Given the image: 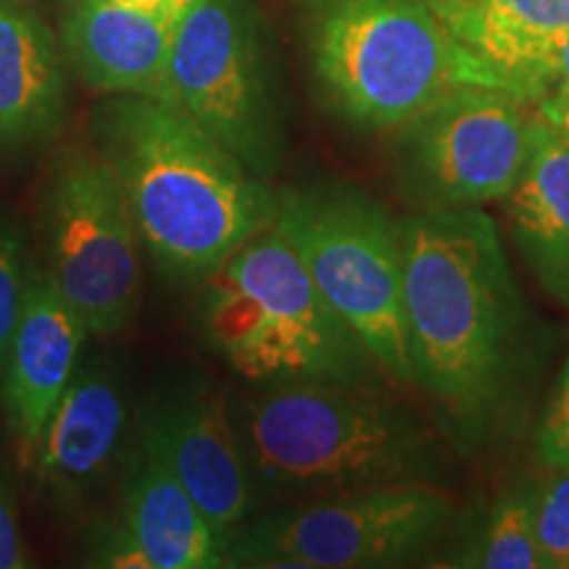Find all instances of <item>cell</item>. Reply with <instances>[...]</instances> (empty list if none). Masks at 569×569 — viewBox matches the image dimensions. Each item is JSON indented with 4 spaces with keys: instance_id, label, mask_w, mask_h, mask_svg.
Returning a JSON list of instances; mask_svg holds the SVG:
<instances>
[{
    "instance_id": "25",
    "label": "cell",
    "mask_w": 569,
    "mask_h": 569,
    "mask_svg": "<svg viewBox=\"0 0 569 569\" xmlns=\"http://www.w3.org/2000/svg\"><path fill=\"white\" fill-rule=\"evenodd\" d=\"M532 106H536V109H532L536 119H540L546 127H551L553 132L569 138V90L551 92V96L540 98V101H536Z\"/></svg>"
},
{
    "instance_id": "3",
    "label": "cell",
    "mask_w": 569,
    "mask_h": 569,
    "mask_svg": "<svg viewBox=\"0 0 569 569\" xmlns=\"http://www.w3.org/2000/svg\"><path fill=\"white\" fill-rule=\"evenodd\" d=\"M234 427L253 488L269 496L325 498L443 478L422 419L365 382H269Z\"/></svg>"
},
{
    "instance_id": "22",
    "label": "cell",
    "mask_w": 569,
    "mask_h": 569,
    "mask_svg": "<svg viewBox=\"0 0 569 569\" xmlns=\"http://www.w3.org/2000/svg\"><path fill=\"white\" fill-rule=\"evenodd\" d=\"M536 448L538 459L549 469L569 465V359L565 361L549 407L538 425Z\"/></svg>"
},
{
    "instance_id": "26",
    "label": "cell",
    "mask_w": 569,
    "mask_h": 569,
    "mask_svg": "<svg viewBox=\"0 0 569 569\" xmlns=\"http://www.w3.org/2000/svg\"><path fill=\"white\" fill-rule=\"evenodd\" d=\"M461 3H469V0H436V6H440V9H448V6H461Z\"/></svg>"
},
{
    "instance_id": "2",
    "label": "cell",
    "mask_w": 569,
    "mask_h": 569,
    "mask_svg": "<svg viewBox=\"0 0 569 569\" xmlns=\"http://www.w3.org/2000/svg\"><path fill=\"white\" fill-rule=\"evenodd\" d=\"M96 124L98 153L161 272L206 280L272 227L277 193L177 106L124 96Z\"/></svg>"
},
{
    "instance_id": "14",
    "label": "cell",
    "mask_w": 569,
    "mask_h": 569,
    "mask_svg": "<svg viewBox=\"0 0 569 569\" xmlns=\"http://www.w3.org/2000/svg\"><path fill=\"white\" fill-rule=\"evenodd\" d=\"M127 430V393L109 361L77 369L53 409L30 465L34 486L53 507L80 503L117 459Z\"/></svg>"
},
{
    "instance_id": "8",
    "label": "cell",
    "mask_w": 569,
    "mask_h": 569,
    "mask_svg": "<svg viewBox=\"0 0 569 569\" xmlns=\"http://www.w3.org/2000/svg\"><path fill=\"white\" fill-rule=\"evenodd\" d=\"M46 269L90 336L130 330L140 311V232L111 163L69 148L53 163L42 198Z\"/></svg>"
},
{
    "instance_id": "11",
    "label": "cell",
    "mask_w": 569,
    "mask_h": 569,
    "mask_svg": "<svg viewBox=\"0 0 569 569\" xmlns=\"http://www.w3.org/2000/svg\"><path fill=\"white\" fill-rule=\"evenodd\" d=\"M142 440L230 543L248 525L256 488L227 398L206 386L174 390L142 422Z\"/></svg>"
},
{
    "instance_id": "16",
    "label": "cell",
    "mask_w": 569,
    "mask_h": 569,
    "mask_svg": "<svg viewBox=\"0 0 569 569\" xmlns=\"http://www.w3.org/2000/svg\"><path fill=\"white\" fill-rule=\"evenodd\" d=\"M63 113L67 77L53 32L27 6L0 0V148L51 140Z\"/></svg>"
},
{
    "instance_id": "5",
    "label": "cell",
    "mask_w": 569,
    "mask_h": 569,
    "mask_svg": "<svg viewBox=\"0 0 569 569\" xmlns=\"http://www.w3.org/2000/svg\"><path fill=\"white\" fill-rule=\"evenodd\" d=\"M203 282L206 343L246 380L367 382L377 367L274 227Z\"/></svg>"
},
{
    "instance_id": "23",
    "label": "cell",
    "mask_w": 569,
    "mask_h": 569,
    "mask_svg": "<svg viewBox=\"0 0 569 569\" xmlns=\"http://www.w3.org/2000/svg\"><path fill=\"white\" fill-rule=\"evenodd\" d=\"M569 90V38H565L540 59L536 67H530L519 77L515 96L525 103H536L551 92Z\"/></svg>"
},
{
    "instance_id": "10",
    "label": "cell",
    "mask_w": 569,
    "mask_h": 569,
    "mask_svg": "<svg viewBox=\"0 0 569 569\" xmlns=\"http://www.w3.org/2000/svg\"><path fill=\"white\" fill-rule=\"evenodd\" d=\"M501 88L467 84L396 132V182L417 211L507 198L530 156L536 113Z\"/></svg>"
},
{
    "instance_id": "7",
    "label": "cell",
    "mask_w": 569,
    "mask_h": 569,
    "mask_svg": "<svg viewBox=\"0 0 569 569\" xmlns=\"http://www.w3.org/2000/svg\"><path fill=\"white\" fill-rule=\"evenodd\" d=\"M172 103L259 180L280 172L284 111L264 30L246 0H188L167 69Z\"/></svg>"
},
{
    "instance_id": "1",
    "label": "cell",
    "mask_w": 569,
    "mask_h": 569,
    "mask_svg": "<svg viewBox=\"0 0 569 569\" xmlns=\"http://www.w3.org/2000/svg\"><path fill=\"white\" fill-rule=\"evenodd\" d=\"M403 332L417 386L459 451H480L519 415L536 338L493 219L472 209L401 219Z\"/></svg>"
},
{
    "instance_id": "28",
    "label": "cell",
    "mask_w": 569,
    "mask_h": 569,
    "mask_svg": "<svg viewBox=\"0 0 569 569\" xmlns=\"http://www.w3.org/2000/svg\"><path fill=\"white\" fill-rule=\"evenodd\" d=\"M71 3H77V0H71Z\"/></svg>"
},
{
    "instance_id": "13",
    "label": "cell",
    "mask_w": 569,
    "mask_h": 569,
    "mask_svg": "<svg viewBox=\"0 0 569 569\" xmlns=\"http://www.w3.org/2000/svg\"><path fill=\"white\" fill-rule=\"evenodd\" d=\"M88 327L46 272L27 280L24 309L6 356L0 396L21 457L32 459L42 430L80 369Z\"/></svg>"
},
{
    "instance_id": "20",
    "label": "cell",
    "mask_w": 569,
    "mask_h": 569,
    "mask_svg": "<svg viewBox=\"0 0 569 569\" xmlns=\"http://www.w3.org/2000/svg\"><path fill=\"white\" fill-rule=\"evenodd\" d=\"M27 243L17 224L0 222V377L27 293Z\"/></svg>"
},
{
    "instance_id": "15",
    "label": "cell",
    "mask_w": 569,
    "mask_h": 569,
    "mask_svg": "<svg viewBox=\"0 0 569 569\" xmlns=\"http://www.w3.org/2000/svg\"><path fill=\"white\" fill-rule=\"evenodd\" d=\"M177 17L117 0H77L63 24V56L92 90L167 103Z\"/></svg>"
},
{
    "instance_id": "17",
    "label": "cell",
    "mask_w": 569,
    "mask_h": 569,
    "mask_svg": "<svg viewBox=\"0 0 569 569\" xmlns=\"http://www.w3.org/2000/svg\"><path fill=\"white\" fill-rule=\"evenodd\" d=\"M503 201L522 261L569 309V138L536 119L528 163Z\"/></svg>"
},
{
    "instance_id": "9",
    "label": "cell",
    "mask_w": 569,
    "mask_h": 569,
    "mask_svg": "<svg viewBox=\"0 0 569 569\" xmlns=\"http://www.w3.org/2000/svg\"><path fill=\"white\" fill-rule=\"evenodd\" d=\"M451 511L430 482L309 498L248 522L230 540V567H401L436 543Z\"/></svg>"
},
{
    "instance_id": "4",
    "label": "cell",
    "mask_w": 569,
    "mask_h": 569,
    "mask_svg": "<svg viewBox=\"0 0 569 569\" xmlns=\"http://www.w3.org/2000/svg\"><path fill=\"white\" fill-rule=\"evenodd\" d=\"M306 48L325 103L356 132H398L448 92L498 88L436 0H311Z\"/></svg>"
},
{
    "instance_id": "27",
    "label": "cell",
    "mask_w": 569,
    "mask_h": 569,
    "mask_svg": "<svg viewBox=\"0 0 569 569\" xmlns=\"http://www.w3.org/2000/svg\"><path fill=\"white\" fill-rule=\"evenodd\" d=\"M163 3H167L169 9H174V11H182V9H184V3H188V0H163Z\"/></svg>"
},
{
    "instance_id": "6",
    "label": "cell",
    "mask_w": 569,
    "mask_h": 569,
    "mask_svg": "<svg viewBox=\"0 0 569 569\" xmlns=\"http://www.w3.org/2000/svg\"><path fill=\"white\" fill-rule=\"evenodd\" d=\"M272 227L375 365L411 386L401 219L351 184H315L277 193Z\"/></svg>"
},
{
    "instance_id": "21",
    "label": "cell",
    "mask_w": 569,
    "mask_h": 569,
    "mask_svg": "<svg viewBox=\"0 0 569 569\" xmlns=\"http://www.w3.org/2000/svg\"><path fill=\"white\" fill-rule=\"evenodd\" d=\"M538 551L543 567H569V465L551 467L546 482H538Z\"/></svg>"
},
{
    "instance_id": "19",
    "label": "cell",
    "mask_w": 569,
    "mask_h": 569,
    "mask_svg": "<svg viewBox=\"0 0 569 569\" xmlns=\"http://www.w3.org/2000/svg\"><path fill=\"white\" fill-rule=\"evenodd\" d=\"M538 482L519 480L498 496L482 525L475 549L459 565L486 569H538Z\"/></svg>"
},
{
    "instance_id": "18",
    "label": "cell",
    "mask_w": 569,
    "mask_h": 569,
    "mask_svg": "<svg viewBox=\"0 0 569 569\" xmlns=\"http://www.w3.org/2000/svg\"><path fill=\"white\" fill-rule=\"evenodd\" d=\"M440 13L498 88L509 92L525 71L569 38V0H469Z\"/></svg>"
},
{
    "instance_id": "24",
    "label": "cell",
    "mask_w": 569,
    "mask_h": 569,
    "mask_svg": "<svg viewBox=\"0 0 569 569\" xmlns=\"http://www.w3.org/2000/svg\"><path fill=\"white\" fill-rule=\"evenodd\" d=\"M32 565V553L19 528L17 498L9 480L0 475V569H27Z\"/></svg>"
},
{
    "instance_id": "12",
    "label": "cell",
    "mask_w": 569,
    "mask_h": 569,
    "mask_svg": "<svg viewBox=\"0 0 569 569\" xmlns=\"http://www.w3.org/2000/svg\"><path fill=\"white\" fill-rule=\"evenodd\" d=\"M88 565L219 569L230 567V543L211 528L159 451L142 440L140 459L122 490L119 517L90 538Z\"/></svg>"
}]
</instances>
